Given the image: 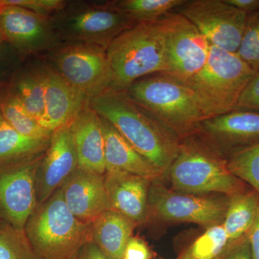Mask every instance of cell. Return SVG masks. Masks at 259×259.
I'll return each instance as SVG.
<instances>
[{"mask_svg": "<svg viewBox=\"0 0 259 259\" xmlns=\"http://www.w3.org/2000/svg\"><path fill=\"white\" fill-rule=\"evenodd\" d=\"M90 106L162 173L176 158L180 140L125 90L110 88L90 98Z\"/></svg>", "mask_w": 259, "mask_h": 259, "instance_id": "6da1fadb", "label": "cell"}, {"mask_svg": "<svg viewBox=\"0 0 259 259\" xmlns=\"http://www.w3.org/2000/svg\"><path fill=\"white\" fill-rule=\"evenodd\" d=\"M167 171L172 190L183 193L215 192L231 197L248 190L228 169L226 158L197 134L180 140L176 158Z\"/></svg>", "mask_w": 259, "mask_h": 259, "instance_id": "7a4b0ae2", "label": "cell"}, {"mask_svg": "<svg viewBox=\"0 0 259 259\" xmlns=\"http://www.w3.org/2000/svg\"><path fill=\"white\" fill-rule=\"evenodd\" d=\"M166 17L153 23H138L110 44L107 54L112 88L126 90L141 78L166 73Z\"/></svg>", "mask_w": 259, "mask_h": 259, "instance_id": "3957f363", "label": "cell"}, {"mask_svg": "<svg viewBox=\"0 0 259 259\" xmlns=\"http://www.w3.org/2000/svg\"><path fill=\"white\" fill-rule=\"evenodd\" d=\"M125 91L180 139L195 134L204 120L188 85L170 75L158 73L145 76Z\"/></svg>", "mask_w": 259, "mask_h": 259, "instance_id": "277c9868", "label": "cell"}, {"mask_svg": "<svg viewBox=\"0 0 259 259\" xmlns=\"http://www.w3.org/2000/svg\"><path fill=\"white\" fill-rule=\"evenodd\" d=\"M24 229L39 259H75L91 240V223L75 217L61 189L37 206Z\"/></svg>", "mask_w": 259, "mask_h": 259, "instance_id": "5b68a950", "label": "cell"}, {"mask_svg": "<svg viewBox=\"0 0 259 259\" xmlns=\"http://www.w3.org/2000/svg\"><path fill=\"white\" fill-rule=\"evenodd\" d=\"M255 73L236 53L211 46L203 69L184 82L193 93L205 120L236 110Z\"/></svg>", "mask_w": 259, "mask_h": 259, "instance_id": "8992f818", "label": "cell"}, {"mask_svg": "<svg viewBox=\"0 0 259 259\" xmlns=\"http://www.w3.org/2000/svg\"><path fill=\"white\" fill-rule=\"evenodd\" d=\"M49 21L61 42H87L105 49L121 33L138 24L114 1L68 3Z\"/></svg>", "mask_w": 259, "mask_h": 259, "instance_id": "52a82bcc", "label": "cell"}, {"mask_svg": "<svg viewBox=\"0 0 259 259\" xmlns=\"http://www.w3.org/2000/svg\"><path fill=\"white\" fill-rule=\"evenodd\" d=\"M45 151L0 161V221L25 228L37 206V174Z\"/></svg>", "mask_w": 259, "mask_h": 259, "instance_id": "ba28073f", "label": "cell"}, {"mask_svg": "<svg viewBox=\"0 0 259 259\" xmlns=\"http://www.w3.org/2000/svg\"><path fill=\"white\" fill-rule=\"evenodd\" d=\"M50 55L51 66L90 98L112 88L111 69L107 49L103 47L87 42H64Z\"/></svg>", "mask_w": 259, "mask_h": 259, "instance_id": "9c48e42d", "label": "cell"}, {"mask_svg": "<svg viewBox=\"0 0 259 259\" xmlns=\"http://www.w3.org/2000/svg\"><path fill=\"white\" fill-rule=\"evenodd\" d=\"M230 197L183 193L153 180L148 192V218L171 222L193 223L209 227L222 224Z\"/></svg>", "mask_w": 259, "mask_h": 259, "instance_id": "30bf717a", "label": "cell"}, {"mask_svg": "<svg viewBox=\"0 0 259 259\" xmlns=\"http://www.w3.org/2000/svg\"><path fill=\"white\" fill-rule=\"evenodd\" d=\"M178 10L211 46L236 54L246 23L244 12L226 0H187Z\"/></svg>", "mask_w": 259, "mask_h": 259, "instance_id": "8fae6325", "label": "cell"}, {"mask_svg": "<svg viewBox=\"0 0 259 259\" xmlns=\"http://www.w3.org/2000/svg\"><path fill=\"white\" fill-rule=\"evenodd\" d=\"M166 20L164 74L187 81L203 69L211 45L198 29L180 13L167 15Z\"/></svg>", "mask_w": 259, "mask_h": 259, "instance_id": "7c38bea8", "label": "cell"}, {"mask_svg": "<svg viewBox=\"0 0 259 259\" xmlns=\"http://www.w3.org/2000/svg\"><path fill=\"white\" fill-rule=\"evenodd\" d=\"M0 29L5 42L21 59L51 51L61 44L49 18L15 5L0 4Z\"/></svg>", "mask_w": 259, "mask_h": 259, "instance_id": "4fadbf2b", "label": "cell"}, {"mask_svg": "<svg viewBox=\"0 0 259 259\" xmlns=\"http://www.w3.org/2000/svg\"><path fill=\"white\" fill-rule=\"evenodd\" d=\"M196 134L227 158L232 154L259 142V113L235 110L205 119Z\"/></svg>", "mask_w": 259, "mask_h": 259, "instance_id": "5bb4252c", "label": "cell"}, {"mask_svg": "<svg viewBox=\"0 0 259 259\" xmlns=\"http://www.w3.org/2000/svg\"><path fill=\"white\" fill-rule=\"evenodd\" d=\"M78 168L77 153L69 125L55 130L37 170V205L60 190Z\"/></svg>", "mask_w": 259, "mask_h": 259, "instance_id": "9a60e30c", "label": "cell"}, {"mask_svg": "<svg viewBox=\"0 0 259 259\" xmlns=\"http://www.w3.org/2000/svg\"><path fill=\"white\" fill-rule=\"evenodd\" d=\"M61 190L70 211L82 222L92 223L113 209L104 175L78 168Z\"/></svg>", "mask_w": 259, "mask_h": 259, "instance_id": "2e32d148", "label": "cell"}, {"mask_svg": "<svg viewBox=\"0 0 259 259\" xmlns=\"http://www.w3.org/2000/svg\"><path fill=\"white\" fill-rule=\"evenodd\" d=\"M40 69L46 88V113L42 125L53 133L69 125L88 105L90 98L68 82L51 65Z\"/></svg>", "mask_w": 259, "mask_h": 259, "instance_id": "e0dca14e", "label": "cell"}, {"mask_svg": "<svg viewBox=\"0 0 259 259\" xmlns=\"http://www.w3.org/2000/svg\"><path fill=\"white\" fill-rule=\"evenodd\" d=\"M112 209L136 225L148 218V192L153 180L126 172L110 171L104 175Z\"/></svg>", "mask_w": 259, "mask_h": 259, "instance_id": "ac0fdd59", "label": "cell"}, {"mask_svg": "<svg viewBox=\"0 0 259 259\" xmlns=\"http://www.w3.org/2000/svg\"><path fill=\"white\" fill-rule=\"evenodd\" d=\"M69 126L74 136L79 168L105 175V134L101 117L88 103Z\"/></svg>", "mask_w": 259, "mask_h": 259, "instance_id": "d6986e66", "label": "cell"}, {"mask_svg": "<svg viewBox=\"0 0 259 259\" xmlns=\"http://www.w3.org/2000/svg\"><path fill=\"white\" fill-rule=\"evenodd\" d=\"M101 119L105 134L106 171L126 172L151 180L163 175L151 162L133 147L113 125Z\"/></svg>", "mask_w": 259, "mask_h": 259, "instance_id": "ffe728a7", "label": "cell"}, {"mask_svg": "<svg viewBox=\"0 0 259 259\" xmlns=\"http://www.w3.org/2000/svg\"><path fill=\"white\" fill-rule=\"evenodd\" d=\"M136 226L124 214L110 209L91 223V241L110 259H122Z\"/></svg>", "mask_w": 259, "mask_h": 259, "instance_id": "44dd1931", "label": "cell"}, {"mask_svg": "<svg viewBox=\"0 0 259 259\" xmlns=\"http://www.w3.org/2000/svg\"><path fill=\"white\" fill-rule=\"evenodd\" d=\"M258 208L259 195L253 189L230 197L222 223L230 243L235 244L246 238L254 224Z\"/></svg>", "mask_w": 259, "mask_h": 259, "instance_id": "7402d4cb", "label": "cell"}, {"mask_svg": "<svg viewBox=\"0 0 259 259\" xmlns=\"http://www.w3.org/2000/svg\"><path fill=\"white\" fill-rule=\"evenodd\" d=\"M8 88L25 110L42 125L46 113V88L40 67L19 69L13 75Z\"/></svg>", "mask_w": 259, "mask_h": 259, "instance_id": "603a6c76", "label": "cell"}, {"mask_svg": "<svg viewBox=\"0 0 259 259\" xmlns=\"http://www.w3.org/2000/svg\"><path fill=\"white\" fill-rule=\"evenodd\" d=\"M1 107L4 120L19 134L30 139L50 141L52 132L44 128L38 120L25 110L8 87Z\"/></svg>", "mask_w": 259, "mask_h": 259, "instance_id": "cb8c5ba5", "label": "cell"}, {"mask_svg": "<svg viewBox=\"0 0 259 259\" xmlns=\"http://www.w3.org/2000/svg\"><path fill=\"white\" fill-rule=\"evenodd\" d=\"M187 0H118L115 5L136 23H153L171 14Z\"/></svg>", "mask_w": 259, "mask_h": 259, "instance_id": "d4e9b609", "label": "cell"}, {"mask_svg": "<svg viewBox=\"0 0 259 259\" xmlns=\"http://www.w3.org/2000/svg\"><path fill=\"white\" fill-rule=\"evenodd\" d=\"M49 142L25 137L4 120L0 124V161L44 152Z\"/></svg>", "mask_w": 259, "mask_h": 259, "instance_id": "484cf974", "label": "cell"}, {"mask_svg": "<svg viewBox=\"0 0 259 259\" xmlns=\"http://www.w3.org/2000/svg\"><path fill=\"white\" fill-rule=\"evenodd\" d=\"M228 169L237 178L248 184L259 195V142L227 158Z\"/></svg>", "mask_w": 259, "mask_h": 259, "instance_id": "4316f807", "label": "cell"}, {"mask_svg": "<svg viewBox=\"0 0 259 259\" xmlns=\"http://www.w3.org/2000/svg\"><path fill=\"white\" fill-rule=\"evenodd\" d=\"M0 259H39L25 229L0 221Z\"/></svg>", "mask_w": 259, "mask_h": 259, "instance_id": "83f0119b", "label": "cell"}, {"mask_svg": "<svg viewBox=\"0 0 259 259\" xmlns=\"http://www.w3.org/2000/svg\"><path fill=\"white\" fill-rule=\"evenodd\" d=\"M223 224L209 227L191 246L189 253L193 259H214L229 244Z\"/></svg>", "mask_w": 259, "mask_h": 259, "instance_id": "f1b7e54d", "label": "cell"}, {"mask_svg": "<svg viewBox=\"0 0 259 259\" xmlns=\"http://www.w3.org/2000/svg\"><path fill=\"white\" fill-rule=\"evenodd\" d=\"M236 54L253 71H259V12L247 15L241 45Z\"/></svg>", "mask_w": 259, "mask_h": 259, "instance_id": "f546056e", "label": "cell"}, {"mask_svg": "<svg viewBox=\"0 0 259 259\" xmlns=\"http://www.w3.org/2000/svg\"><path fill=\"white\" fill-rule=\"evenodd\" d=\"M67 3L63 0H0L1 5L21 7L47 18L60 11Z\"/></svg>", "mask_w": 259, "mask_h": 259, "instance_id": "4dcf8cb0", "label": "cell"}, {"mask_svg": "<svg viewBox=\"0 0 259 259\" xmlns=\"http://www.w3.org/2000/svg\"><path fill=\"white\" fill-rule=\"evenodd\" d=\"M20 56L8 44L0 51V89L8 86L19 69Z\"/></svg>", "mask_w": 259, "mask_h": 259, "instance_id": "1f68e13d", "label": "cell"}, {"mask_svg": "<svg viewBox=\"0 0 259 259\" xmlns=\"http://www.w3.org/2000/svg\"><path fill=\"white\" fill-rule=\"evenodd\" d=\"M236 110H248L259 113V71L246 85L238 100Z\"/></svg>", "mask_w": 259, "mask_h": 259, "instance_id": "d6a6232c", "label": "cell"}, {"mask_svg": "<svg viewBox=\"0 0 259 259\" xmlns=\"http://www.w3.org/2000/svg\"><path fill=\"white\" fill-rule=\"evenodd\" d=\"M122 259H151V252L145 241L132 236L126 245Z\"/></svg>", "mask_w": 259, "mask_h": 259, "instance_id": "836d02e7", "label": "cell"}, {"mask_svg": "<svg viewBox=\"0 0 259 259\" xmlns=\"http://www.w3.org/2000/svg\"><path fill=\"white\" fill-rule=\"evenodd\" d=\"M75 259H110L90 240L83 245Z\"/></svg>", "mask_w": 259, "mask_h": 259, "instance_id": "e575fe53", "label": "cell"}, {"mask_svg": "<svg viewBox=\"0 0 259 259\" xmlns=\"http://www.w3.org/2000/svg\"><path fill=\"white\" fill-rule=\"evenodd\" d=\"M225 259H251L248 238L235 243Z\"/></svg>", "mask_w": 259, "mask_h": 259, "instance_id": "d590c367", "label": "cell"}, {"mask_svg": "<svg viewBox=\"0 0 259 259\" xmlns=\"http://www.w3.org/2000/svg\"><path fill=\"white\" fill-rule=\"evenodd\" d=\"M247 238L249 243L251 259H259V208L254 224L247 235Z\"/></svg>", "mask_w": 259, "mask_h": 259, "instance_id": "8d00e7d4", "label": "cell"}, {"mask_svg": "<svg viewBox=\"0 0 259 259\" xmlns=\"http://www.w3.org/2000/svg\"><path fill=\"white\" fill-rule=\"evenodd\" d=\"M226 2L247 15L259 12V0H226Z\"/></svg>", "mask_w": 259, "mask_h": 259, "instance_id": "74e56055", "label": "cell"}, {"mask_svg": "<svg viewBox=\"0 0 259 259\" xmlns=\"http://www.w3.org/2000/svg\"><path fill=\"white\" fill-rule=\"evenodd\" d=\"M8 87V86H7L4 88L0 89V124L4 121V117H3V112H2V102H3V97L5 96Z\"/></svg>", "mask_w": 259, "mask_h": 259, "instance_id": "f35d334b", "label": "cell"}, {"mask_svg": "<svg viewBox=\"0 0 259 259\" xmlns=\"http://www.w3.org/2000/svg\"><path fill=\"white\" fill-rule=\"evenodd\" d=\"M6 44V42L5 41L4 37H3V33H2L1 29H0V51L5 47Z\"/></svg>", "mask_w": 259, "mask_h": 259, "instance_id": "ab89813d", "label": "cell"}, {"mask_svg": "<svg viewBox=\"0 0 259 259\" xmlns=\"http://www.w3.org/2000/svg\"><path fill=\"white\" fill-rule=\"evenodd\" d=\"M180 259H193L191 257V255H190V253H189V252H187V253H186L185 255H182V257Z\"/></svg>", "mask_w": 259, "mask_h": 259, "instance_id": "60d3db41", "label": "cell"}]
</instances>
